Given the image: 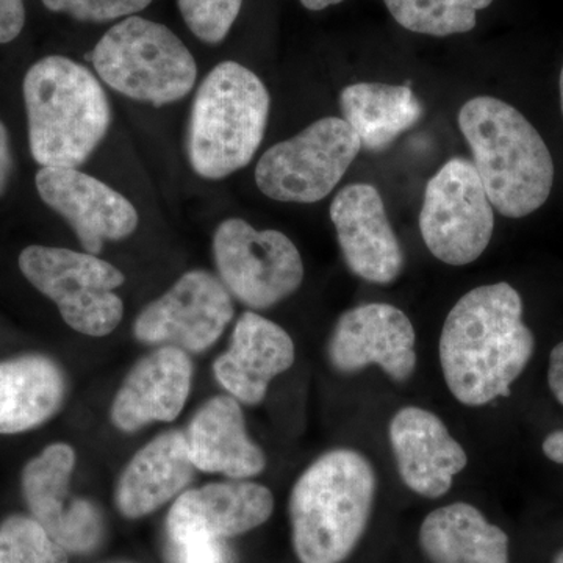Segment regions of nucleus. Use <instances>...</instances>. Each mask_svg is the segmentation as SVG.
<instances>
[{
	"mask_svg": "<svg viewBox=\"0 0 563 563\" xmlns=\"http://www.w3.org/2000/svg\"><path fill=\"white\" fill-rule=\"evenodd\" d=\"M24 24V0H0V44H9L16 40Z\"/></svg>",
	"mask_w": 563,
	"mask_h": 563,
	"instance_id": "30",
	"label": "nucleus"
},
{
	"mask_svg": "<svg viewBox=\"0 0 563 563\" xmlns=\"http://www.w3.org/2000/svg\"><path fill=\"white\" fill-rule=\"evenodd\" d=\"M307 10L321 11L332 5H339L343 0H299Z\"/></svg>",
	"mask_w": 563,
	"mask_h": 563,
	"instance_id": "34",
	"label": "nucleus"
},
{
	"mask_svg": "<svg viewBox=\"0 0 563 563\" xmlns=\"http://www.w3.org/2000/svg\"><path fill=\"white\" fill-rule=\"evenodd\" d=\"M68 554L33 517L13 515L0 525V563H69Z\"/></svg>",
	"mask_w": 563,
	"mask_h": 563,
	"instance_id": "26",
	"label": "nucleus"
},
{
	"mask_svg": "<svg viewBox=\"0 0 563 563\" xmlns=\"http://www.w3.org/2000/svg\"><path fill=\"white\" fill-rule=\"evenodd\" d=\"M111 563H132V562H111Z\"/></svg>",
	"mask_w": 563,
	"mask_h": 563,
	"instance_id": "37",
	"label": "nucleus"
},
{
	"mask_svg": "<svg viewBox=\"0 0 563 563\" xmlns=\"http://www.w3.org/2000/svg\"><path fill=\"white\" fill-rule=\"evenodd\" d=\"M377 476L355 450L322 454L296 481L290 496L292 547L301 563H343L372 518Z\"/></svg>",
	"mask_w": 563,
	"mask_h": 563,
	"instance_id": "3",
	"label": "nucleus"
},
{
	"mask_svg": "<svg viewBox=\"0 0 563 563\" xmlns=\"http://www.w3.org/2000/svg\"><path fill=\"white\" fill-rule=\"evenodd\" d=\"M65 391L60 366L46 355L0 362V435L31 431L51 420Z\"/></svg>",
	"mask_w": 563,
	"mask_h": 563,
	"instance_id": "22",
	"label": "nucleus"
},
{
	"mask_svg": "<svg viewBox=\"0 0 563 563\" xmlns=\"http://www.w3.org/2000/svg\"><path fill=\"white\" fill-rule=\"evenodd\" d=\"M533 350L520 292L506 282L473 288L444 320L439 343L444 383L463 406H487L510 395Z\"/></svg>",
	"mask_w": 563,
	"mask_h": 563,
	"instance_id": "1",
	"label": "nucleus"
},
{
	"mask_svg": "<svg viewBox=\"0 0 563 563\" xmlns=\"http://www.w3.org/2000/svg\"><path fill=\"white\" fill-rule=\"evenodd\" d=\"M559 87H561V107H562V113H563V66L561 70V80H559Z\"/></svg>",
	"mask_w": 563,
	"mask_h": 563,
	"instance_id": "35",
	"label": "nucleus"
},
{
	"mask_svg": "<svg viewBox=\"0 0 563 563\" xmlns=\"http://www.w3.org/2000/svg\"><path fill=\"white\" fill-rule=\"evenodd\" d=\"M11 169H13V155H11L9 131L0 121V196H3L9 187Z\"/></svg>",
	"mask_w": 563,
	"mask_h": 563,
	"instance_id": "32",
	"label": "nucleus"
},
{
	"mask_svg": "<svg viewBox=\"0 0 563 563\" xmlns=\"http://www.w3.org/2000/svg\"><path fill=\"white\" fill-rule=\"evenodd\" d=\"M195 470L185 433L158 435L125 466L117 488L118 509L128 518L155 512L187 488Z\"/></svg>",
	"mask_w": 563,
	"mask_h": 563,
	"instance_id": "21",
	"label": "nucleus"
},
{
	"mask_svg": "<svg viewBox=\"0 0 563 563\" xmlns=\"http://www.w3.org/2000/svg\"><path fill=\"white\" fill-rule=\"evenodd\" d=\"M362 143L342 118H321L262 155L258 190L274 201L313 203L328 198L361 154Z\"/></svg>",
	"mask_w": 563,
	"mask_h": 563,
	"instance_id": "8",
	"label": "nucleus"
},
{
	"mask_svg": "<svg viewBox=\"0 0 563 563\" xmlns=\"http://www.w3.org/2000/svg\"><path fill=\"white\" fill-rule=\"evenodd\" d=\"M493 0H384L401 27L421 35L443 36L472 32L477 11L487 9Z\"/></svg>",
	"mask_w": 563,
	"mask_h": 563,
	"instance_id": "25",
	"label": "nucleus"
},
{
	"mask_svg": "<svg viewBox=\"0 0 563 563\" xmlns=\"http://www.w3.org/2000/svg\"><path fill=\"white\" fill-rule=\"evenodd\" d=\"M54 13H65L81 22H110L135 16L152 0H43Z\"/></svg>",
	"mask_w": 563,
	"mask_h": 563,
	"instance_id": "28",
	"label": "nucleus"
},
{
	"mask_svg": "<svg viewBox=\"0 0 563 563\" xmlns=\"http://www.w3.org/2000/svg\"><path fill=\"white\" fill-rule=\"evenodd\" d=\"M40 198L68 221L88 254L106 242L128 239L139 228V211L109 185L77 168H41L35 177Z\"/></svg>",
	"mask_w": 563,
	"mask_h": 563,
	"instance_id": "14",
	"label": "nucleus"
},
{
	"mask_svg": "<svg viewBox=\"0 0 563 563\" xmlns=\"http://www.w3.org/2000/svg\"><path fill=\"white\" fill-rule=\"evenodd\" d=\"M336 373L355 374L379 366L395 383H406L417 368V333L410 318L391 303L369 302L346 310L328 343Z\"/></svg>",
	"mask_w": 563,
	"mask_h": 563,
	"instance_id": "12",
	"label": "nucleus"
},
{
	"mask_svg": "<svg viewBox=\"0 0 563 563\" xmlns=\"http://www.w3.org/2000/svg\"><path fill=\"white\" fill-rule=\"evenodd\" d=\"M543 454L551 462L563 465V431L551 432L542 444Z\"/></svg>",
	"mask_w": 563,
	"mask_h": 563,
	"instance_id": "33",
	"label": "nucleus"
},
{
	"mask_svg": "<svg viewBox=\"0 0 563 563\" xmlns=\"http://www.w3.org/2000/svg\"><path fill=\"white\" fill-rule=\"evenodd\" d=\"M295 363V343L276 322L255 312L243 313L233 328L231 344L214 362L213 372L236 401L262 402L274 377Z\"/></svg>",
	"mask_w": 563,
	"mask_h": 563,
	"instance_id": "18",
	"label": "nucleus"
},
{
	"mask_svg": "<svg viewBox=\"0 0 563 563\" xmlns=\"http://www.w3.org/2000/svg\"><path fill=\"white\" fill-rule=\"evenodd\" d=\"M343 120L368 151H384L421 120L424 109L407 85H350L340 92Z\"/></svg>",
	"mask_w": 563,
	"mask_h": 563,
	"instance_id": "24",
	"label": "nucleus"
},
{
	"mask_svg": "<svg viewBox=\"0 0 563 563\" xmlns=\"http://www.w3.org/2000/svg\"><path fill=\"white\" fill-rule=\"evenodd\" d=\"M20 269L36 290L57 303L74 331L106 336L120 324L124 303L114 290L125 277L111 263L88 252L29 246L21 252Z\"/></svg>",
	"mask_w": 563,
	"mask_h": 563,
	"instance_id": "7",
	"label": "nucleus"
},
{
	"mask_svg": "<svg viewBox=\"0 0 563 563\" xmlns=\"http://www.w3.org/2000/svg\"><path fill=\"white\" fill-rule=\"evenodd\" d=\"M76 453L66 443H54L32 459L22 472V495L32 517L68 553L88 554L101 543L99 510L87 499L70 495Z\"/></svg>",
	"mask_w": 563,
	"mask_h": 563,
	"instance_id": "13",
	"label": "nucleus"
},
{
	"mask_svg": "<svg viewBox=\"0 0 563 563\" xmlns=\"http://www.w3.org/2000/svg\"><path fill=\"white\" fill-rule=\"evenodd\" d=\"M459 128L493 209L518 220L544 206L553 190L554 162L521 111L501 99L477 96L459 111Z\"/></svg>",
	"mask_w": 563,
	"mask_h": 563,
	"instance_id": "2",
	"label": "nucleus"
},
{
	"mask_svg": "<svg viewBox=\"0 0 563 563\" xmlns=\"http://www.w3.org/2000/svg\"><path fill=\"white\" fill-rule=\"evenodd\" d=\"M331 220L347 268L369 284L401 276L404 252L379 190L369 184L342 188L331 203Z\"/></svg>",
	"mask_w": 563,
	"mask_h": 563,
	"instance_id": "15",
	"label": "nucleus"
},
{
	"mask_svg": "<svg viewBox=\"0 0 563 563\" xmlns=\"http://www.w3.org/2000/svg\"><path fill=\"white\" fill-rule=\"evenodd\" d=\"M192 366L180 347L163 346L141 358L114 396L111 420L133 432L154 421H174L190 395Z\"/></svg>",
	"mask_w": 563,
	"mask_h": 563,
	"instance_id": "19",
	"label": "nucleus"
},
{
	"mask_svg": "<svg viewBox=\"0 0 563 563\" xmlns=\"http://www.w3.org/2000/svg\"><path fill=\"white\" fill-rule=\"evenodd\" d=\"M548 384H550L554 398L563 406V342L551 351Z\"/></svg>",
	"mask_w": 563,
	"mask_h": 563,
	"instance_id": "31",
	"label": "nucleus"
},
{
	"mask_svg": "<svg viewBox=\"0 0 563 563\" xmlns=\"http://www.w3.org/2000/svg\"><path fill=\"white\" fill-rule=\"evenodd\" d=\"M272 98L246 66L222 62L207 74L192 102L187 131L191 168L220 180L250 165L261 147Z\"/></svg>",
	"mask_w": 563,
	"mask_h": 563,
	"instance_id": "5",
	"label": "nucleus"
},
{
	"mask_svg": "<svg viewBox=\"0 0 563 563\" xmlns=\"http://www.w3.org/2000/svg\"><path fill=\"white\" fill-rule=\"evenodd\" d=\"M233 313L231 292L221 279L195 269L140 313L133 333L143 343L201 352L218 342Z\"/></svg>",
	"mask_w": 563,
	"mask_h": 563,
	"instance_id": "11",
	"label": "nucleus"
},
{
	"mask_svg": "<svg viewBox=\"0 0 563 563\" xmlns=\"http://www.w3.org/2000/svg\"><path fill=\"white\" fill-rule=\"evenodd\" d=\"M213 255L222 284L251 309L276 306L303 280L301 254L285 233L257 231L240 218L218 225Z\"/></svg>",
	"mask_w": 563,
	"mask_h": 563,
	"instance_id": "10",
	"label": "nucleus"
},
{
	"mask_svg": "<svg viewBox=\"0 0 563 563\" xmlns=\"http://www.w3.org/2000/svg\"><path fill=\"white\" fill-rule=\"evenodd\" d=\"M388 439L399 476L422 498H442L468 465L465 450L431 410L404 407L388 424Z\"/></svg>",
	"mask_w": 563,
	"mask_h": 563,
	"instance_id": "16",
	"label": "nucleus"
},
{
	"mask_svg": "<svg viewBox=\"0 0 563 563\" xmlns=\"http://www.w3.org/2000/svg\"><path fill=\"white\" fill-rule=\"evenodd\" d=\"M177 5L196 38L220 44L239 18L243 0H177Z\"/></svg>",
	"mask_w": 563,
	"mask_h": 563,
	"instance_id": "27",
	"label": "nucleus"
},
{
	"mask_svg": "<svg viewBox=\"0 0 563 563\" xmlns=\"http://www.w3.org/2000/svg\"><path fill=\"white\" fill-rule=\"evenodd\" d=\"M168 555L172 563H232L224 540L203 537L168 539Z\"/></svg>",
	"mask_w": 563,
	"mask_h": 563,
	"instance_id": "29",
	"label": "nucleus"
},
{
	"mask_svg": "<svg viewBox=\"0 0 563 563\" xmlns=\"http://www.w3.org/2000/svg\"><path fill=\"white\" fill-rule=\"evenodd\" d=\"M273 493L254 483L210 484L181 493L166 520L168 539H229L268 521Z\"/></svg>",
	"mask_w": 563,
	"mask_h": 563,
	"instance_id": "17",
	"label": "nucleus"
},
{
	"mask_svg": "<svg viewBox=\"0 0 563 563\" xmlns=\"http://www.w3.org/2000/svg\"><path fill=\"white\" fill-rule=\"evenodd\" d=\"M85 58L111 90L154 107L180 101L198 79L195 57L179 36L140 16L114 24Z\"/></svg>",
	"mask_w": 563,
	"mask_h": 563,
	"instance_id": "6",
	"label": "nucleus"
},
{
	"mask_svg": "<svg viewBox=\"0 0 563 563\" xmlns=\"http://www.w3.org/2000/svg\"><path fill=\"white\" fill-rule=\"evenodd\" d=\"M29 144L41 168H79L106 139L109 98L80 63L49 55L31 66L22 84Z\"/></svg>",
	"mask_w": 563,
	"mask_h": 563,
	"instance_id": "4",
	"label": "nucleus"
},
{
	"mask_svg": "<svg viewBox=\"0 0 563 563\" xmlns=\"http://www.w3.org/2000/svg\"><path fill=\"white\" fill-rule=\"evenodd\" d=\"M422 242L451 266L476 262L492 242L495 211L473 162L451 158L426 185Z\"/></svg>",
	"mask_w": 563,
	"mask_h": 563,
	"instance_id": "9",
	"label": "nucleus"
},
{
	"mask_svg": "<svg viewBox=\"0 0 563 563\" xmlns=\"http://www.w3.org/2000/svg\"><path fill=\"white\" fill-rule=\"evenodd\" d=\"M420 547L431 563H509V537L468 503L439 507L422 520Z\"/></svg>",
	"mask_w": 563,
	"mask_h": 563,
	"instance_id": "23",
	"label": "nucleus"
},
{
	"mask_svg": "<svg viewBox=\"0 0 563 563\" xmlns=\"http://www.w3.org/2000/svg\"><path fill=\"white\" fill-rule=\"evenodd\" d=\"M553 563H563V550L555 555Z\"/></svg>",
	"mask_w": 563,
	"mask_h": 563,
	"instance_id": "36",
	"label": "nucleus"
},
{
	"mask_svg": "<svg viewBox=\"0 0 563 563\" xmlns=\"http://www.w3.org/2000/svg\"><path fill=\"white\" fill-rule=\"evenodd\" d=\"M185 440L192 465L201 472L247 479L265 470V454L247 435L242 407L233 396H214L203 404Z\"/></svg>",
	"mask_w": 563,
	"mask_h": 563,
	"instance_id": "20",
	"label": "nucleus"
}]
</instances>
